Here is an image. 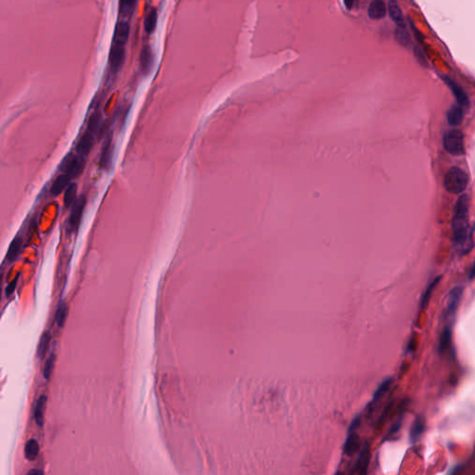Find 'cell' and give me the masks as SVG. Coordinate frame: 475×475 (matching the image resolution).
Masks as SVG:
<instances>
[{"instance_id": "1", "label": "cell", "mask_w": 475, "mask_h": 475, "mask_svg": "<svg viewBox=\"0 0 475 475\" xmlns=\"http://www.w3.org/2000/svg\"><path fill=\"white\" fill-rule=\"evenodd\" d=\"M470 203L467 195H461L454 207L452 234L454 244L462 249L470 240Z\"/></svg>"}, {"instance_id": "2", "label": "cell", "mask_w": 475, "mask_h": 475, "mask_svg": "<svg viewBox=\"0 0 475 475\" xmlns=\"http://www.w3.org/2000/svg\"><path fill=\"white\" fill-rule=\"evenodd\" d=\"M468 182V176L463 170L459 167H452L445 176L444 185L449 193L460 194L466 189Z\"/></svg>"}, {"instance_id": "3", "label": "cell", "mask_w": 475, "mask_h": 475, "mask_svg": "<svg viewBox=\"0 0 475 475\" xmlns=\"http://www.w3.org/2000/svg\"><path fill=\"white\" fill-rule=\"evenodd\" d=\"M86 159L82 158L76 153L70 152L65 156V159L59 166V170L62 174H66L72 178H77L82 175L86 167Z\"/></svg>"}, {"instance_id": "4", "label": "cell", "mask_w": 475, "mask_h": 475, "mask_svg": "<svg viewBox=\"0 0 475 475\" xmlns=\"http://www.w3.org/2000/svg\"><path fill=\"white\" fill-rule=\"evenodd\" d=\"M444 148L450 154L460 156L464 154V138L463 134L458 129L449 130L445 134L443 139Z\"/></svg>"}, {"instance_id": "5", "label": "cell", "mask_w": 475, "mask_h": 475, "mask_svg": "<svg viewBox=\"0 0 475 475\" xmlns=\"http://www.w3.org/2000/svg\"><path fill=\"white\" fill-rule=\"evenodd\" d=\"M86 205V197L85 195L78 196L75 203L73 204L71 212H70L69 217H68V222H67V230L70 233L75 232L78 230Z\"/></svg>"}, {"instance_id": "6", "label": "cell", "mask_w": 475, "mask_h": 475, "mask_svg": "<svg viewBox=\"0 0 475 475\" xmlns=\"http://www.w3.org/2000/svg\"><path fill=\"white\" fill-rule=\"evenodd\" d=\"M126 59L125 46L112 44L109 53V69L112 75H117L123 69Z\"/></svg>"}, {"instance_id": "7", "label": "cell", "mask_w": 475, "mask_h": 475, "mask_svg": "<svg viewBox=\"0 0 475 475\" xmlns=\"http://www.w3.org/2000/svg\"><path fill=\"white\" fill-rule=\"evenodd\" d=\"M359 425H360V420L359 418H356L349 428L345 444H344V453L348 456L357 453L361 447L360 438L358 433Z\"/></svg>"}, {"instance_id": "8", "label": "cell", "mask_w": 475, "mask_h": 475, "mask_svg": "<svg viewBox=\"0 0 475 475\" xmlns=\"http://www.w3.org/2000/svg\"><path fill=\"white\" fill-rule=\"evenodd\" d=\"M95 135L85 130V132L82 134L80 139L75 145V153L86 160L95 144Z\"/></svg>"}, {"instance_id": "9", "label": "cell", "mask_w": 475, "mask_h": 475, "mask_svg": "<svg viewBox=\"0 0 475 475\" xmlns=\"http://www.w3.org/2000/svg\"><path fill=\"white\" fill-rule=\"evenodd\" d=\"M154 65V53L150 45L146 44L140 49L139 53V69L142 75H149Z\"/></svg>"}, {"instance_id": "10", "label": "cell", "mask_w": 475, "mask_h": 475, "mask_svg": "<svg viewBox=\"0 0 475 475\" xmlns=\"http://www.w3.org/2000/svg\"><path fill=\"white\" fill-rule=\"evenodd\" d=\"M112 155H113V146H112V138L109 135L102 146V151L100 155V159L98 162L99 167L104 170L109 171L112 166Z\"/></svg>"}, {"instance_id": "11", "label": "cell", "mask_w": 475, "mask_h": 475, "mask_svg": "<svg viewBox=\"0 0 475 475\" xmlns=\"http://www.w3.org/2000/svg\"><path fill=\"white\" fill-rule=\"evenodd\" d=\"M130 29H131V27H130L129 21L120 19L116 22V25L114 27L112 44L125 46L128 43V41H129V36H130Z\"/></svg>"}, {"instance_id": "12", "label": "cell", "mask_w": 475, "mask_h": 475, "mask_svg": "<svg viewBox=\"0 0 475 475\" xmlns=\"http://www.w3.org/2000/svg\"><path fill=\"white\" fill-rule=\"evenodd\" d=\"M369 461H370V447L368 443H365L360 450L358 460L355 465L354 472L357 473V475H367Z\"/></svg>"}, {"instance_id": "13", "label": "cell", "mask_w": 475, "mask_h": 475, "mask_svg": "<svg viewBox=\"0 0 475 475\" xmlns=\"http://www.w3.org/2000/svg\"><path fill=\"white\" fill-rule=\"evenodd\" d=\"M71 181L72 178L68 175L61 173L52 182V185L50 187V194L54 197L59 196V194L65 192L67 187H69L70 184L72 183Z\"/></svg>"}, {"instance_id": "14", "label": "cell", "mask_w": 475, "mask_h": 475, "mask_svg": "<svg viewBox=\"0 0 475 475\" xmlns=\"http://www.w3.org/2000/svg\"><path fill=\"white\" fill-rule=\"evenodd\" d=\"M138 6V1H120L119 2V9H118V13L119 16L122 20H126L129 21L133 17L135 11L137 10Z\"/></svg>"}, {"instance_id": "15", "label": "cell", "mask_w": 475, "mask_h": 475, "mask_svg": "<svg viewBox=\"0 0 475 475\" xmlns=\"http://www.w3.org/2000/svg\"><path fill=\"white\" fill-rule=\"evenodd\" d=\"M102 112L96 110L91 113L86 123V129L88 132L97 136L102 129Z\"/></svg>"}, {"instance_id": "16", "label": "cell", "mask_w": 475, "mask_h": 475, "mask_svg": "<svg viewBox=\"0 0 475 475\" xmlns=\"http://www.w3.org/2000/svg\"><path fill=\"white\" fill-rule=\"evenodd\" d=\"M22 245H23V243H22V238L20 236L15 237L11 241L10 247H9V250L7 252V260L10 263L16 261L18 257H20V255L22 252Z\"/></svg>"}, {"instance_id": "17", "label": "cell", "mask_w": 475, "mask_h": 475, "mask_svg": "<svg viewBox=\"0 0 475 475\" xmlns=\"http://www.w3.org/2000/svg\"><path fill=\"white\" fill-rule=\"evenodd\" d=\"M388 11H389L391 19L398 25V27H400V28H405L406 27L405 19L403 16V12L401 11V8L397 2L390 1L389 3H388Z\"/></svg>"}, {"instance_id": "18", "label": "cell", "mask_w": 475, "mask_h": 475, "mask_svg": "<svg viewBox=\"0 0 475 475\" xmlns=\"http://www.w3.org/2000/svg\"><path fill=\"white\" fill-rule=\"evenodd\" d=\"M386 5L384 1L375 0L368 7V16L373 20L383 19L386 15Z\"/></svg>"}, {"instance_id": "19", "label": "cell", "mask_w": 475, "mask_h": 475, "mask_svg": "<svg viewBox=\"0 0 475 475\" xmlns=\"http://www.w3.org/2000/svg\"><path fill=\"white\" fill-rule=\"evenodd\" d=\"M157 22H158V11L155 7H151L150 11L146 13V16L144 18V30L147 34H152L154 32L156 27H157Z\"/></svg>"}, {"instance_id": "20", "label": "cell", "mask_w": 475, "mask_h": 475, "mask_svg": "<svg viewBox=\"0 0 475 475\" xmlns=\"http://www.w3.org/2000/svg\"><path fill=\"white\" fill-rule=\"evenodd\" d=\"M461 295H462V289L460 287H456L449 293L448 302H447V307H446L448 313L452 314L458 308Z\"/></svg>"}, {"instance_id": "21", "label": "cell", "mask_w": 475, "mask_h": 475, "mask_svg": "<svg viewBox=\"0 0 475 475\" xmlns=\"http://www.w3.org/2000/svg\"><path fill=\"white\" fill-rule=\"evenodd\" d=\"M50 342H51V333H50V331H45L43 334L41 335L40 340H39L38 350H37V355H38L39 359H43L45 356L47 355Z\"/></svg>"}, {"instance_id": "22", "label": "cell", "mask_w": 475, "mask_h": 475, "mask_svg": "<svg viewBox=\"0 0 475 475\" xmlns=\"http://www.w3.org/2000/svg\"><path fill=\"white\" fill-rule=\"evenodd\" d=\"M77 192H78V186L76 183H71L69 187L65 192V197H64V203H65V208H70L73 206V204L75 203L77 200Z\"/></svg>"}, {"instance_id": "23", "label": "cell", "mask_w": 475, "mask_h": 475, "mask_svg": "<svg viewBox=\"0 0 475 475\" xmlns=\"http://www.w3.org/2000/svg\"><path fill=\"white\" fill-rule=\"evenodd\" d=\"M46 403H47V396L44 395H41V396L38 398L37 405H36V407H35L34 416H35L36 422H37V424H38L39 427H42V426H43L44 411H45Z\"/></svg>"}, {"instance_id": "24", "label": "cell", "mask_w": 475, "mask_h": 475, "mask_svg": "<svg viewBox=\"0 0 475 475\" xmlns=\"http://www.w3.org/2000/svg\"><path fill=\"white\" fill-rule=\"evenodd\" d=\"M463 119V112L459 105H456L450 108L448 112V121L452 126H457L460 124Z\"/></svg>"}, {"instance_id": "25", "label": "cell", "mask_w": 475, "mask_h": 475, "mask_svg": "<svg viewBox=\"0 0 475 475\" xmlns=\"http://www.w3.org/2000/svg\"><path fill=\"white\" fill-rule=\"evenodd\" d=\"M68 311H69V308H68L67 304L65 301L60 302L55 313V322L58 327L61 328L65 326L67 316H68Z\"/></svg>"}, {"instance_id": "26", "label": "cell", "mask_w": 475, "mask_h": 475, "mask_svg": "<svg viewBox=\"0 0 475 475\" xmlns=\"http://www.w3.org/2000/svg\"><path fill=\"white\" fill-rule=\"evenodd\" d=\"M24 454L27 459L35 460L39 454V446L35 439H31L27 442L24 448Z\"/></svg>"}, {"instance_id": "27", "label": "cell", "mask_w": 475, "mask_h": 475, "mask_svg": "<svg viewBox=\"0 0 475 475\" xmlns=\"http://www.w3.org/2000/svg\"><path fill=\"white\" fill-rule=\"evenodd\" d=\"M423 429H424V422L421 418L417 419L410 429L409 437H410V441L412 443L417 442L420 439V437L422 436Z\"/></svg>"}, {"instance_id": "28", "label": "cell", "mask_w": 475, "mask_h": 475, "mask_svg": "<svg viewBox=\"0 0 475 475\" xmlns=\"http://www.w3.org/2000/svg\"><path fill=\"white\" fill-rule=\"evenodd\" d=\"M448 81H449L448 83H449L450 88L452 89V92H454L457 101L459 102V106H460V107H461V106H467V104H468V99H467V96L465 95L463 90H462L458 85H456L453 81H450L449 80V79H448Z\"/></svg>"}, {"instance_id": "29", "label": "cell", "mask_w": 475, "mask_h": 475, "mask_svg": "<svg viewBox=\"0 0 475 475\" xmlns=\"http://www.w3.org/2000/svg\"><path fill=\"white\" fill-rule=\"evenodd\" d=\"M55 362H56V355H55L54 353H52V354H50V356L47 358V360H46V362H45V366H44V378L46 379H48V381L50 379V376H51V374L53 372Z\"/></svg>"}, {"instance_id": "30", "label": "cell", "mask_w": 475, "mask_h": 475, "mask_svg": "<svg viewBox=\"0 0 475 475\" xmlns=\"http://www.w3.org/2000/svg\"><path fill=\"white\" fill-rule=\"evenodd\" d=\"M391 386V379H386L382 385H379V388L375 392L373 397V403H376L386 394V392L389 390Z\"/></svg>"}, {"instance_id": "31", "label": "cell", "mask_w": 475, "mask_h": 475, "mask_svg": "<svg viewBox=\"0 0 475 475\" xmlns=\"http://www.w3.org/2000/svg\"><path fill=\"white\" fill-rule=\"evenodd\" d=\"M395 38L402 46H407L409 44V36L405 28L398 27L395 31Z\"/></svg>"}, {"instance_id": "32", "label": "cell", "mask_w": 475, "mask_h": 475, "mask_svg": "<svg viewBox=\"0 0 475 475\" xmlns=\"http://www.w3.org/2000/svg\"><path fill=\"white\" fill-rule=\"evenodd\" d=\"M18 281H19V275L17 276L16 278H14L13 280H11V282L8 284L7 288H6V296L7 297H10L11 295L13 294L15 289L17 287V284H18Z\"/></svg>"}, {"instance_id": "33", "label": "cell", "mask_w": 475, "mask_h": 475, "mask_svg": "<svg viewBox=\"0 0 475 475\" xmlns=\"http://www.w3.org/2000/svg\"><path fill=\"white\" fill-rule=\"evenodd\" d=\"M26 475H44L43 470H38V469H33L30 470Z\"/></svg>"}, {"instance_id": "34", "label": "cell", "mask_w": 475, "mask_h": 475, "mask_svg": "<svg viewBox=\"0 0 475 475\" xmlns=\"http://www.w3.org/2000/svg\"><path fill=\"white\" fill-rule=\"evenodd\" d=\"M335 475H343V473H342V472H341V471H338V472H337L336 474Z\"/></svg>"}]
</instances>
